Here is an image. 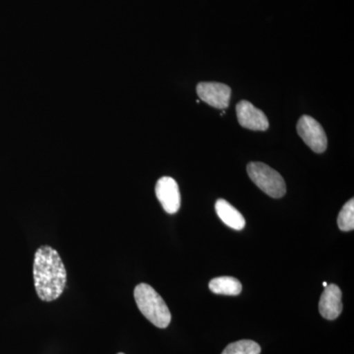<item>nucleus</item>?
<instances>
[{
    "instance_id": "nucleus-12",
    "label": "nucleus",
    "mask_w": 354,
    "mask_h": 354,
    "mask_svg": "<svg viewBox=\"0 0 354 354\" xmlns=\"http://www.w3.org/2000/svg\"><path fill=\"white\" fill-rule=\"evenodd\" d=\"M337 225L342 232H351L354 228V200L351 199L341 209L337 216Z\"/></svg>"
},
{
    "instance_id": "nucleus-8",
    "label": "nucleus",
    "mask_w": 354,
    "mask_h": 354,
    "mask_svg": "<svg viewBox=\"0 0 354 354\" xmlns=\"http://www.w3.org/2000/svg\"><path fill=\"white\" fill-rule=\"evenodd\" d=\"M342 290L335 283L328 285L321 295L319 311L327 320H335L342 312Z\"/></svg>"
},
{
    "instance_id": "nucleus-1",
    "label": "nucleus",
    "mask_w": 354,
    "mask_h": 354,
    "mask_svg": "<svg viewBox=\"0 0 354 354\" xmlns=\"http://www.w3.org/2000/svg\"><path fill=\"white\" fill-rule=\"evenodd\" d=\"M35 288L39 299L53 301L64 293L67 272L62 257L50 245L39 247L32 265Z\"/></svg>"
},
{
    "instance_id": "nucleus-14",
    "label": "nucleus",
    "mask_w": 354,
    "mask_h": 354,
    "mask_svg": "<svg viewBox=\"0 0 354 354\" xmlns=\"http://www.w3.org/2000/svg\"><path fill=\"white\" fill-rule=\"evenodd\" d=\"M118 354H124V353H118Z\"/></svg>"
},
{
    "instance_id": "nucleus-3",
    "label": "nucleus",
    "mask_w": 354,
    "mask_h": 354,
    "mask_svg": "<svg viewBox=\"0 0 354 354\" xmlns=\"http://www.w3.org/2000/svg\"><path fill=\"white\" fill-rule=\"evenodd\" d=\"M247 174L251 180L270 197L279 199L285 196V179L269 165L263 162H250L247 165Z\"/></svg>"
},
{
    "instance_id": "nucleus-4",
    "label": "nucleus",
    "mask_w": 354,
    "mask_h": 354,
    "mask_svg": "<svg viewBox=\"0 0 354 354\" xmlns=\"http://www.w3.org/2000/svg\"><path fill=\"white\" fill-rule=\"evenodd\" d=\"M297 133L304 143L315 153H324L327 149L328 139L320 123L309 115H304L297 122Z\"/></svg>"
},
{
    "instance_id": "nucleus-5",
    "label": "nucleus",
    "mask_w": 354,
    "mask_h": 354,
    "mask_svg": "<svg viewBox=\"0 0 354 354\" xmlns=\"http://www.w3.org/2000/svg\"><path fill=\"white\" fill-rule=\"evenodd\" d=\"M197 94L213 108L225 109L230 104L232 88L223 83L202 82L198 84Z\"/></svg>"
},
{
    "instance_id": "nucleus-2",
    "label": "nucleus",
    "mask_w": 354,
    "mask_h": 354,
    "mask_svg": "<svg viewBox=\"0 0 354 354\" xmlns=\"http://www.w3.org/2000/svg\"><path fill=\"white\" fill-rule=\"evenodd\" d=\"M137 306L146 319L160 329L171 322V314L162 297L148 283H139L134 290Z\"/></svg>"
},
{
    "instance_id": "nucleus-11",
    "label": "nucleus",
    "mask_w": 354,
    "mask_h": 354,
    "mask_svg": "<svg viewBox=\"0 0 354 354\" xmlns=\"http://www.w3.org/2000/svg\"><path fill=\"white\" fill-rule=\"evenodd\" d=\"M261 346L250 339L232 342L223 349L221 354H260Z\"/></svg>"
},
{
    "instance_id": "nucleus-13",
    "label": "nucleus",
    "mask_w": 354,
    "mask_h": 354,
    "mask_svg": "<svg viewBox=\"0 0 354 354\" xmlns=\"http://www.w3.org/2000/svg\"><path fill=\"white\" fill-rule=\"evenodd\" d=\"M328 286V283H326V281H324V283H323L324 288H326V286Z\"/></svg>"
},
{
    "instance_id": "nucleus-6",
    "label": "nucleus",
    "mask_w": 354,
    "mask_h": 354,
    "mask_svg": "<svg viewBox=\"0 0 354 354\" xmlns=\"http://www.w3.org/2000/svg\"><path fill=\"white\" fill-rule=\"evenodd\" d=\"M156 196L167 214H176L180 209L181 197L178 184L172 177L158 179L156 185Z\"/></svg>"
},
{
    "instance_id": "nucleus-9",
    "label": "nucleus",
    "mask_w": 354,
    "mask_h": 354,
    "mask_svg": "<svg viewBox=\"0 0 354 354\" xmlns=\"http://www.w3.org/2000/svg\"><path fill=\"white\" fill-rule=\"evenodd\" d=\"M215 208L216 215L227 227L235 230H241L245 227V218L241 215V212L225 199H218L216 202Z\"/></svg>"
},
{
    "instance_id": "nucleus-10",
    "label": "nucleus",
    "mask_w": 354,
    "mask_h": 354,
    "mask_svg": "<svg viewBox=\"0 0 354 354\" xmlns=\"http://www.w3.org/2000/svg\"><path fill=\"white\" fill-rule=\"evenodd\" d=\"M209 288L216 295H239L242 291V285L239 279L232 277H220L212 279L209 283Z\"/></svg>"
},
{
    "instance_id": "nucleus-7",
    "label": "nucleus",
    "mask_w": 354,
    "mask_h": 354,
    "mask_svg": "<svg viewBox=\"0 0 354 354\" xmlns=\"http://www.w3.org/2000/svg\"><path fill=\"white\" fill-rule=\"evenodd\" d=\"M237 120L242 127L254 131H266L269 128L267 116L250 102L241 101L236 106Z\"/></svg>"
}]
</instances>
